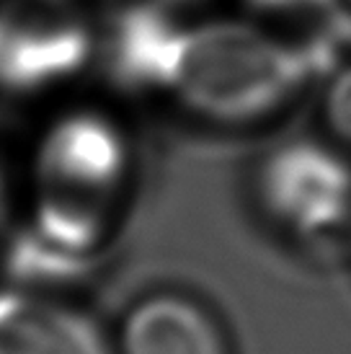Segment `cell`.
Wrapping results in <instances>:
<instances>
[{
  "mask_svg": "<svg viewBox=\"0 0 351 354\" xmlns=\"http://www.w3.org/2000/svg\"><path fill=\"white\" fill-rule=\"evenodd\" d=\"M166 3H176V0H166Z\"/></svg>",
  "mask_w": 351,
  "mask_h": 354,
  "instance_id": "obj_11",
  "label": "cell"
},
{
  "mask_svg": "<svg viewBox=\"0 0 351 354\" xmlns=\"http://www.w3.org/2000/svg\"><path fill=\"white\" fill-rule=\"evenodd\" d=\"M96 264L93 256L68 248L37 225L16 230L6 248V269L23 285H68L86 277Z\"/></svg>",
  "mask_w": 351,
  "mask_h": 354,
  "instance_id": "obj_7",
  "label": "cell"
},
{
  "mask_svg": "<svg viewBox=\"0 0 351 354\" xmlns=\"http://www.w3.org/2000/svg\"><path fill=\"white\" fill-rule=\"evenodd\" d=\"M124 354H225L209 315L178 295L142 300L124 321Z\"/></svg>",
  "mask_w": 351,
  "mask_h": 354,
  "instance_id": "obj_6",
  "label": "cell"
},
{
  "mask_svg": "<svg viewBox=\"0 0 351 354\" xmlns=\"http://www.w3.org/2000/svg\"><path fill=\"white\" fill-rule=\"evenodd\" d=\"M91 29L75 0H6L0 6V86L37 91L88 59Z\"/></svg>",
  "mask_w": 351,
  "mask_h": 354,
  "instance_id": "obj_2",
  "label": "cell"
},
{
  "mask_svg": "<svg viewBox=\"0 0 351 354\" xmlns=\"http://www.w3.org/2000/svg\"><path fill=\"white\" fill-rule=\"evenodd\" d=\"M41 192L93 202L119 184L127 145L119 129L98 114H73L57 122L39 150Z\"/></svg>",
  "mask_w": 351,
  "mask_h": 354,
  "instance_id": "obj_4",
  "label": "cell"
},
{
  "mask_svg": "<svg viewBox=\"0 0 351 354\" xmlns=\"http://www.w3.org/2000/svg\"><path fill=\"white\" fill-rule=\"evenodd\" d=\"M3 209H6V192H3V178H0V217H3Z\"/></svg>",
  "mask_w": 351,
  "mask_h": 354,
  "instance_id": "obj_10",
  "label": "cell"
},
{
  "mask_svg": "<svg viewBox=\"0 0 351 354\" xmlns=\"http://www.w3.org/2000/svg\"><path fill=\"white\" fill-rule=\"evenodd\" d=\"M0 354H111V349L86 313L10 290L0 292Z\"/></svg>",
  "mask_w": 351,
  "mask_h": 354,
  "instance_id": "obj_5",
  "label": "cell"
},
{
  "mask_svg": "<svg viewBox=\"0 0 351 354\" xmlns=\"http://www.w3.org/2000/svg\"><path fill=\"white\" fill-rule=\"evenodd\" d=\"M328 119L331 127L351 142V70L336 78L328 93Z\"/></svg>",
  "mask_w": 351,
  "mask_h": 354,
  "instance_id": "obj_9",
  "label": "cell"
},
{
  "mask_svg": "<svg viewBox=\"0 0 351 354\" xmlns=\"http://www.w3.org/2000/svg\"><path fill=\"white\" fill-rule=\"evenodd\" d=\"M266 212L287 230L321 236L351 212V168L318 142H290L266 158L258 174Z\"/></svg>",
  "mask_w": 351,
  "mask_h": 354,
  "instance_id": "obj_3",
  "label": "cell"
},
{
  "mask_svg": "<svg viewBox=\"0 0 351 354\" xmlns=\"http://www.w3.org/2000/svg\"><path fill=\"white\" fill-rule=\"evenodd\" d=\"M325 44L290 47L251 26H176L160 62L158 88L222 122L269 114L328 62Z\"/></svg>",
  "mask_w": 351,
  "mask_h": 354,
  "instance_id": "obj_1",
  "label": "cell"
},
{
  "mask_svg": "<svg viewBox=\"0 0 351 354\" xmlns=\"http://www.w3.org/2000/svg\"><path fill=\"white\" fill-rule=\"evenodd\" d=\"M261 10H310L328 24L333 37L351 41V0H251Z\"/></svg>",
  "mask_w": 351,
  "mask_h": 354,
  "instance_id": "obj_8",
  "label": "cell"
}]
</instances>
